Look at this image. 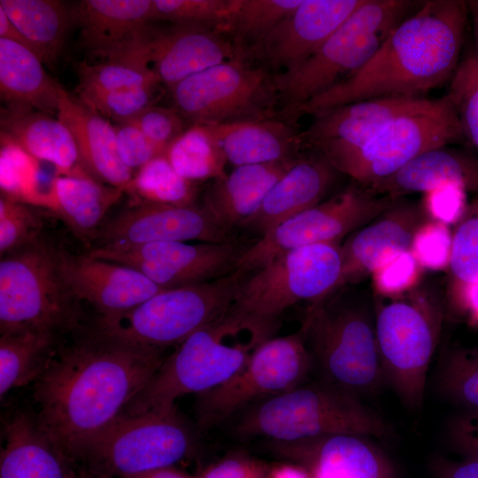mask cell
I'll return each mask as SVG.
<instances>
[{
    "label": "cell",
    "mask_w": 478,
    "mask_h": 478,
    "mask_svg": "<svg viewBox=\"0 0 478 478\" xmlns=\"http://www.w3.org/2000/svg\"><path fill=\"white\" fill-rule=\"evenodd\" d=\"M162 351L94 335L59 351L35 382L38 427L70 462L77 460L150 380Z\"/></svg>",
    "instance_id": "cell-1"
},
{
    "label": "cell",
    "mask_w": 478,
    "mask_h": 478,
    "mask_svg": "<svg viewBox=\"0 0 478 478\" xmlns=\"http://www.w3.org/2000/svg\"><path fill=\"white\" fill-rule=\"evenodd\" d=\"M468 17L466 1L427 0L389 34L355 74L287 112L316 115L378 97L424 98L450 81L459 62Z\"/></svg>",
    "instance_id": "cell-2"
},
{
    "label": "cell",
    "mask_w": 478,
    "mask_h": 478,
    "mask_svg": "<svg viewBox=\"0 0 478 478\" xmlns=\"http://www.w3.org/2000/svg\"><path fill=\"white\" fill-rule=\"evenodd\" d=\"M273 334L230 310L184 340L121 414L171 408L177 398L211 390L235 375Z\"/></svg>",
    "instance_id": "cell-3"
},
{
    "label": "cell",
    "mask_w": 478,
    "mask_h": 478,
    "mask_svg": "<svg viewBox=\"0 0 478 478\" xmlns=\"http://www.w3.org/2000/svg\"><path fill=\"white\" fill-rule=\"evenodd\" d=\"M387 431L383 420L359 397L319 379L251 406L236 426L243 436L273 442L335 434L382 438Z\"/></svg>",
    "instance_id": "cell-4"
},
{
    "label": "cell",
    "mask_w": 478,
    "mask_h": 478,
    "mask_svg": "<svg viewBox=\"0 0 478 478\" xmlns=\"http://www.w3.org/2000/svg\"><path fill=\"white\" fill-rule=\"evenodd\" d=\"M243 274L166 289L133 309L98 316L94 336L131 347L163 351L224 315Z\"/></svg>",
    "instance_id": "cell-5"
},
{
    "label": "cell",
    "mask_w": 478,
    "mask_h": 478,
    "mask_svg": "<svg viewBox=\"0 0 478 478\" xmlns=\"http://www.w3.org/2000/svg\"><path fill=\"white\" fill-rule=\"evenodd\" d=\"M414 5L409 0H364L312 57L274 75L286 112L359 71Z\"/></svg>",
    "instance_id": "cell-6"
},
{
    "label": "cell",
    "mask_w": 478,
    "mask_h": 478,
    "mask_svg": "<svg viewBox=\"0 0 478 478\" xmlns=\"http://www.w3.org/2000/svg\"><path fill=\"white\" fill-rule=\"evenodd\" d=\"M302 328L319 380L358 397L374 393L384 376L374 307L366 303L323 301L310 305Z\"/></svg>",
    "instance_id": "cell-7"
},
{
    "label": "cell",
    "mask_w": 478,
    "mask_h": 478,
    "mask_svg": "<svg viewBox=\"0 0 478 478\" xmlns=\"http://www.w3.org/2000/svg\"><path fill=\"white\" fill-rule=\"evenodd\" d=\"M382 297L387 300L379 297L374 307L384 381L405 405L420 409L428 369L439 341L443 308L437 297L424 290Z\"/></svg>",
    "instance_id": "cell-8"
},
{
    "label": "cell",
    "mask_w": 478,
    "mask_h": 478,
    "mask_svg": "<svg viewBox=\"0 0 478 478\" xmlns=\"http://www.w3.org/2000/svg\"><path fill=\"white\" fill-rule=\"evenodd\" d=\"M341 271L339 243L286 251L244 275L229 310L274 334L288 308L323 301L337 290Z\"/></svg>",
    "instance_id": "cell-9"
},
{
    "label": "cell",
    "mask_w": 478,
    "mask_h": 478,
    "mask_svg": "<svg viewBox=\"0 0 478 478\" xmlns=\"http://www.w3.org/2000/svg\"><path fill=\"white\" fill-rule=\"evenodd\" d=\"M77 304L62 279L56 250L36 239L1 257V335H56L77 323Z\"/></svg>",
    "instance_id": "cell-10"
},
{
    "label": "cell",
    "mask_w": 478,
    "mask_h": 478,
    "mask_svg": "<svg viewBox=\"0 0 478 478\" xmlns=\"http://www.w3.org/2000/svg\"><path fill=\"white\" fill-rule=\"evenodd\" d=\"M193 443L191 431L173 406L120 414L78 459L93 477L125 478L173 466L190 452Z\"/></svg>",
    "instance_id": "cell-11"
},
{
    "label": "cell",
    "mask_w": 478,
    "mask_h": 478,
    "mask_svg": "<svg viewBox=\"0 0 478 478\" xmlns=\"http://www.w3.org/2000/svg\"><path fill=\"white\" fill-rule=\"evenodd\" d=\"M466 142L456 110L445 94L395 119L360 150L328 160L353 181L369 187L427 150Z\"/></svg>",
    "instance_id": "cell-12"
},
{
    "label": "cell",
    "mask_w": 478,
    "mask_h": 478,
    "mask_svg": "<svg viewBox=\"0 0 478 478\" xmlns=\"http://www.w3.org/2000/svg\"><path fill=\"white\" fill-rule=\"evenodd\" d=\"M312 369L302 327L296 333L266 340L229 380L199 394L196 405L199 426L211 428L239 410L301 385Z\"/></svg>",
    "instance_id": "cell-13"
},
{
    "label": "cell",
    "mask_w": 478,
    "mask_h": 478,
    "mask_svg": "<svg viewBox=\"0 0 478 478\" xmlns=\"http://www.w3.org/2000/svg\"><path fill=\"white\" fill-rule=\"evenodd\" d=\"M401 198L378 194L353 181L344 190L283 221L246 247L236 272L246 275L274 258L300 247L339 243Z\"/></svg>",
    "instance_id": "cell-14"
},
{
    "label": "cell",
    "mask_w": 478,
    "mask_h": 478,
    "mask_svg": "<svg viewBox=\"0 0 478 478\" xmlns=\"http://www.w3.org/2000/svg\"><path fill=\"white\" fill-rule=\"evenodd\" d=\"M169 90L174 108L192 124L273 119L279 98L274 76L239 58L193 74Z\"/></svg>",
    "instance_id": "cell-15"
},
{
    "label": "cell",
    "mask_w": 478,
    "mask_h": 478,
    "mask_svg": "<svg viewBox=\"0 0 478 478\" xmlns=\"http://www.w3.org/2000/svg\"><path fill=\"white\" fill-rule=\"evenodd\" d=\"M245 249L235 243L161 242L126 248L95 247L88 255L142 273L162 289L208 282L234 274Z\"/></svg>",
    "instance_id": "cell-16"
},
{
    "label": "cell",
    "mask_w": 478,
    "mask_h": 478,
    "mask_svg": "<svg viewBox=\"0 0 478 478\" xmlns=\"http://www.w3.org/2000/svg\"><path fill=\"white\" fill-rule=\"evenodd\" d=\"M231 230L203 205L139 203L106 221L95 240L102 248H126L161 242L227 243Z\"/></svg>",
    "instance_id": "cell-17"
},
{
    "label": "cell",
    "mask_w": 478,
    "mask_h": 478,
    "mask_svg": "<svg viewBox=\"0 0 478 478\" xmlns=\"http://www.w3.org/2000/svg\"><path fill=\"white\" fill-rule=\"evenodd\" d=\"M71 15L89 55L104 60L150 62L148 42L156 21L153 0H83Z\"/></svg>",
    "instance_id": "cell-18"
},
{
    "label": "cell",
    "mask_w": 478,
    "mask_h": 478,
    "mask_svg": "<svg viewBox=\"0 0 478 478\" xmlns=\"http://www.w3.org/2000/svg\"><path fill=\"white\" fill-rule=\"evenodd\" d=\"M429 220L422 201L401 198L341 245L339 288L356 284L411 250L415 233Z\"/></svg>",
    "instance_id": "cell-19"
},
{
    "label": "cell",
    "mask_w": 478,
    "mask_h": 478,
    "mask_svg": "<svg viewBox=\"0 0 478 478\" xmlns=\"http://www.w3.org/2000/svg\"><path fill=\"white\" fill-rule=\"evenodd\" d=\"M56 255L71 295L92 305L99 316L126 312L166 289L125 265L60 250Z\"/></svg>",
    "instance_id": "cell-20"
},
{
    "label": "cell",
    "mask_w": 478,
    "mask_h": 478,
    "mask_svg": "<svg viewBox=\"0 0 478 478\" xmlns=\"http://www.w3.org/2000/svg\"><path fill=\"white\" fill-rule=\"evenodd\" d=\"M431 99L378 97L343 104L315 116L302 140L328 160L360 150L399 116L419 110Z\"/></svg>",
    "instance_id": "cell-21"
},
{
    "label": "cell",
    "mask_w": 478,
    "mask_h": 478,
    "mask_svg": "<svg viewBox=\"0 0 478 478\" xmlns=\"http://www.w3.org/2000/svg\"><path fill=\"white\" fill-rule=\"evenodd\" d=\"M367 436L326 435L293 442L269 441L272 451L311 478H397L388 456Z\"/></svg>",
    "instance_id": "cell-22"
},
{
    "label": "cell",
    "mask_w": 478,
    "mask_h": 478,
    "mask_svg": "<svg viewBox=\"0 0 478 478\" xmlns=\"http://www.w3.org/2000/svg\"><path fill=\"white\" fill-rule=\"evenodd\" d=\"M364 0H303L258 43L270 65L292 70L312 57Z\"/></svg>",
    "instance_id": "cell-23"
},
{
    "label": "cell",
    "mask_w": 478,
    "mask_h": 478,
    "mask_svg": "<svg viewBox=\"0 0 478 478\" xmlns=\"http://www.w3.org/2000/svg\"><path fill=\"white\" fill-rule=\"evenodd\" d=\"M57 118L73 138L80 166L96 181L125 191L134 174L120 158L115 127L61 85Z\"/></svg>",
    "instance_id": "cell-24"
},
{
    "label": "cell",
    "mask_w": 478,
    "mask_h": 478,
    "mask_svg": "<svg viewBox=\"0 0 478 478\" xmlns=\"http://www.w3.org/2000/svg\"><path fill=\"white\" fill-rule=\"evenodd\" d=\"M148 51L159 82L169 89L193 74L238 58L232 45L213 30L188 25L153 27Z\"/></svg>",
    "instance_id": "cell-25"
},
{
    "label": "cell",
    "mask_w": 478,
    "mask_h": 478,
    "mask_svg": "<svg viewBox=\"0 0 478 478\" xmlns=\"http://www.w3.org/2000/svg\"><path fill=\"white\" fill-rule=\"evenodd\" d=\"M336 171L322 154L297 161L272 187L259 209L243 227L262 236L318 204L332 185Z\"/></svg>",
    "instance_id": "cell-26"
},
{
    "label": "cell",
    "mask_w": 478,
    "mask_h": 478,
    "mask_svg": "<svg viewBox=\"0 0 478 478\" xmlns=\"http://www.w3.org/2000/svg\"><path fill=\"white\" fill-rule=\"evenodd\" d=\"M447 185L478 194V155L450 146L435 148L369 188L378 194L401 198L407 194L428 193Z\"/></svg>",
    "instance_id": "cell-27"
},
{
    "label": "cell",
    "mask_w": 478,
    "mask_h": 478,
    "mask_svg": "<svg viewBox=\"0 0 478 478\" xmlns=\"http://www.w3.org/2000/svg\"><path fill=\"white\" fill-rule=\"evenodd\" d=\"M292 159L235 166L216 179L204 206L224 227H243L257 212L276 181L296 163Z\"/></svg>",
    "instance_id": "cell-28"
},
{
    "label": "cell",
    "mask_w": 478,
    "mask_h": 478,
    "mask_svg": "<svg viewBox=\"0 0 478 478\" xmlns=\"http://www.w3.org/2000/svg\"><path fill=\"white\" fill-rule=\"evenodd\" d=\"M124 190L104 184L81 167L58 174L51 182L45 207L54 212L81 240H95L108 210Z\"/></svg>",
    "instance_id": "cell-29"
},
{
    "label": "cell",
    "mask_w": 478,
    "mask_h": 478,
    "mask_svg": "<svg viewBox=\"0 0 478 478\" xmlns=\"http://www.w3.org/2000/svg\"><path fill=\"white\" fill-rule=\"evenodd\" d=\"M0 478H75L70 461L42 433L35 418L19 412L4 425Z\"/></svg>",
    "instance_id": "cell-30"
},
{
    "label": "cell",
    "mask_w": 478,
    "mask_h": 478,
    "mask_svg": "<svg viewBox=\"0 0 478 478\" xmlns=\"http://www.w3.org/2000/svg\"><path fill=\"white\" fill-rule=\"evenodd\" d=\"M1 136L35 159L53 165L58 174H70L81 167L70 131L50 114L9 108L1 116Z\"/></svg>",
    "instance_id": "cell-31"
},
{
    "label": "cell",
    "mask_w": 478,
    "mask_h": 478,
    "mask_svg": "<svg viewBox=\"0 0 478 478\" xmlns=\"http://www.w3.org/2000/svg\"><path fill=\"white\" fill-rule=\"evenodd\" d=\"M209 126L227 161L235 166L289 160L303 142L301 134L275 119Z\"/></svg>",
    "instance_id": "cell-32"
},
{
    "label": "cell",
    "mask_w": 478,
    "mask_h": 478,
    "mask_svg": "<svg viewBox=\"0 0 478 478\" xmlns=\"http://www.w3.org/2000/svg\"><path fill=\"white\" fill-rule=\"evenodd\" d=\"M31 50L0 38V93L9 108L58 113L60 84Z\"/></svg>",
    "instance_id": "cell-33"
},
{
    "label": "cell",
    "mask_w": 478,
    "mask_h": 478,
    "mask_svg": "<svg viewBox=\"0 0 478 478\" xmlns=\"http://www.w3.org/2000/svg\"><path fill=\"white\" fill-rule=\"evenodd\" d=\"M0 8L25 35L42 62L53 68L72 20L66 6L56 0H0Z\"/></svg>",
    "instance_id": "cell-34"
},
{
    "label": "cell",
    "mask_w": 478,
    "mask_h": 478,
    "mask_svg": "<svg viewBox=\"0 0 478 478\" xmlns=\"http://www.w3.org/2000/svg\"><path fill=\"white\" fill-rule=\"evenodd\" d=\"M55 335L40 332L0 336V395L36 382L54 357Z\"/></svg>",
    "instance_id": "cell-35"
},
{
    "label": "cell",
    "mask_w": 478,
    "mask_h": 478,
    "mask_svg": "<svg viewBox=\"0 0 478 478\" xmlns=\"http://www.w3.org/2000/svg\"><path fill=\"white\" fill-rule=\"evenodd\" d=\"M164 155L183 178L195 182L225 175L227 161L211 127L192 124L166 149Z\"/></svg>",
    "instance_id": "cell-36"
},
{
    "label": "cell",
    "mask_w": 478,
    "mask_h": 478,
    "mask_svg": "<svg viewBox=\"0 0 478 478\" xmlns=\"http://www.w3.org/2000/svg\"><path fill=\"white\" fill-rule=\"evenodd\" d=\"M125 191L135 197L136 204L190 205L195 186L181 176L162 154L139 168Z\"/></svg>",
    "instance_id": "cell-37"
},
{
    "label": "cell",
    "mask_w": 478,
    "mask_h": 478,
    "mask_svg": "<svg viewBox=\"0 0 478 478\" xmlns=\"http://www.w3.org/2000/svg\"><path fill=\"white\" fill-rule=\"evenodd\" d=\"M38 161L1 136V195L29 205L45 207L47 193L40 188Z\"/></svg>",
    "instance_id": "cell-38"
},
{
    "label": "cell",
    "mask_w": 478,
    "mask_h": 478,
    "mask_svg": "<svg viewBox=\"0 0 478 478\" xmlns=\"http://www.w3.org/2000/svg\"><path fill=\"white\" fill-rule=\"evenodd\" d=\"M78 75L77 91L104 92L160 83L150 62L139 58L82 62Z\"/></svg>",
    "instance_id": "cell-39"
},
{
    "label": "cell",
    "mask_w": 478,
    "mask_h": 478,
    "mask_svg": "<svg viewBox=\"0 0 478 478\" xmlns=\"http://www.w3.org/2000/svg\"><path fill=\"white\" fill-rule=\"evenodd\" d=\"M441 393L467 411H478V347L447 351L437 373Z\"/></svg>",
    "instance_id": "cell-40"
},
{
    "label": "cell",
    "mask_w": 478,
    "mask_h": 478,
    "mask_svg": "<svg viewBox=\"0 0 478 478\" xmlns=\"http://www.w3.org/2000/svg\"><path fill=\"white\" fill-rule=\"evenodd\" d=\"M155 20L212 29L230 28L237 0H153Z\"/></svg>",
    "instance_id": "cell-41"
},
{
    "label": "cell",
    "mask_w": 478,
    "mask_h": 478,
    "mask_svg": "<svg viewBox=\"0 0 478 478\" xmlns=\"http://www.w3.org/2000/svg\"><path fill=\"white\" fill-rule=\"evenodd\" d=\"M458 114L466 138L478 150V48L471 50L450 80L446 93Z\"/></svg>",
    "instance_id": "cell-42"
},
{
    "label": "cell",
    "mask_w": 478,
    "mask_h": 478,
    "mask_svg": "<svg viewBox=\"0 0 478 478\" xmlns=\"http://www.w3.org/2000/svg\"><path fill=\"white\" fill-rule=\"evenodd\" d=\"M303 0H237L231 29L244 41L258 43Z\"/></svg>",
    "instance_id": "cell-43"
},
{
    "label": "cell",
    "mask_w": 478,
    "mask_h": 478,
    "mask_svg": "<svg viewBox=\"0 0 478 478\" xmlns=\"http://www.w3.org/2000/svg\"><path fill=\"white\" fill-rule=\"evenodd\" d=\"M449 268L454 285L478 282V198L468 204L452 232Z\"/></svg>",
    "instance_id": "cell-44"
},
{
    "label": "cell",
    "mask_w": 478,
    "mask_h": 478,
    "mask_svg": "<svg viewBox=\"0 0 478 478\" xmlns=\"http://www.w3.org/2000/svg\"><path fill=\"white\" fill-rule=\"evenodd\" d=\"M158 85L110 91H77L78 96L106 120L116 124L135 119L152 105Z\"/></svg>",
    "instance_id": "cell-45"
},
{
    "label": "cell",
    "mask_w": 478,
    "mask_h": 478,
    "mask_svg": "<svg viewBox=\"0 0 478 478\" xmlns=\"http://www.w3.org/2000/svg\"><path fill=\"white\" fill-rule=\"evenodd\" d=\"M42 227L40 216L29 204L1 195L0 255L12 252L37 239Z\"/></svg>",
    "instance_id": "cell-46"
},
{
    "label": "cell",
    "mask_w": 478,
    "mask_h": 478,
    "mask_svg": "<svg viewBox=\"0 0 478 478\" xmlns=\"http://www.w3.org/2000/svg\"><path fill=\"white\" fill-rule=\"evenodd\" d=\"M451 240L449 226L429 220L415 233L410 251L420 267L441 270L449 267Z\"/></svg>",
    "instance_id": "cell-47"
},
{
    "label": "cell",
    "mask_w": 478,
    "mask_h": 478,
    "mask_svg": "<svg viewBox=\"0 0 478 478\" xmlns=\"http://www.w3.org/2000/svg\"><path fill=\"white\" fill-rule=\"evenodd\" d=\"M184 118L175 108L150 105L133 121L162 155L186 129Z\"/></svg>",
    "instance_id": "cell-48"
},
{
    "label": "cell",
    "mask_w": 478,
    "mask_h": 478,
    "mask_svg": "<svg viewBox=\"0 0 478 478\" xmlns=\"http://www.w3.org/2000/svg\"><path fill=\"white\" fill-rule=\"evenodd\" d=\"M420 266L409 251L378 268L371 276L377 295L397 297L417 283Z\"/></svg>",
    "instance_id": "cell-49"
},
{
    "label": "cell",
    "mask_w": 478,
    "mask_h": 478,
    "mask_svg": "<svg viewBox=\"0 0 478 478\" xmlns=\"http://www.w3.org/2000/svg\"><path fill=\"white\" fill-rule=\"evenodd\" d=\"M114 127L120 158L132 171H137L147 162L160 155L133 121L117 124Z\"/></svg>",
    "instance_id": "cell-50"
},
{
    "label": "cell",
    "mask_w": 478,
    "mask_h": 478,
    "mask_svg": "<svg viewBox=\"0 0 478 478\" xmlns=\"http://www.w3.org/2000/svg\"><path fill=\"white\" fill-rule=\"evenodd\" d=\"M466 193L462 188L454 185L443 186L425 193L422 203L428 218L447 226L456 225L466 211Z\"/></svg>",
    "instance_id": "cell-51"
},
{
    "label": "cell",
    "mask_w": 478,
    "mask_h": 478,
    "mask_svg": "<svg viewBox=\"0 0 478 478\" xmlns=\"http://www.w3.org/2000/svg\"><path fill=\"white\" fill-rule=\"evenodd\" d=\"M267 467L252 458L234 455L205 469L197 478H267Z\"/></svg>",
    "instance_id": "cell-52"
},
{
    "label": "cell",
    "mask_w": 478,
    "mask_h": 478,
    "mask_svg": "<svg viewBox=\"0 0 478 478\" xmlns=\"http://www.w3.org/2000/svg\"><path fill=\"white\" fill-rule=\"evenodd\" d=\"M450 433L453 444L466 458L478 460V411H467L457 417Z\"/></svg>",
    "instance_id": "cell-53"
},
{
    "label": "cell",
    "mask_w": 478,
    "mask_h": 478,
    "mask_svg": "<svg viewBox=\"0 0 478 478\" xmlns=\"http://www.w3.org/2000/svg\"><path fill=\"white\" fill-rule=\"evenodd\" d=\"M453 299L467 322L478 328V282L454 285Z\"/></svg>",
    "instance_id": "cell-54"
},
{
    "label": "cell",
    "mask_w": 478,
    "mask_h": 478,
    "mask_svg": "<svg viewBox=\"0 0 478 478\" xmlns=\"http://www.w3.org/2000/svg\"><path fill=\"white\" fill-rule=\"evenodd\" d=\"M436 478H478V460L466 458L459 462L445 461L436 467Z\"/></svg>",
    "instance_id": "cell-55"
},
{
    "label": "cell",
    "mask_w": 478,
    "mask_h": 478,
    "mask_svg": "<svg viewBox=\"0 0 478 478\" xmlns=\"http://www.w3.org/2000/svg\"><path fill=\"white\" fill-rule=\"evenodd\" d=\"M0 38L17 42L29 50L31 45L20 30L10 20L0 8ZM34 52V51H33Z\"/></svg>",
    "instance_id": "cell-56"
},
{
    "label": "cell",
    "mask_w": 478,
    "mask_h": 478,
    "mask_svg": "<svg viewBox=\"0 0 478 478\" xmlns=\"http://www.w3.org/2000/svg\"><path fill=\"white\" fill-rule=\"evenodd\" d=\"M267 478H311L298 465H281L269 471Z\"/></svg>",
    "instance_id": "cell-57"
},
{
    "label": "cell",
    "mask_w": 478,
    "mask_h": 478,
    "mask_svg": "<svg viewBox=\"0 0 478 478\" xmlns=\"http://www.w3.org/2000/svg\"><path fill=\"white\" fill-rule=\"evenodd\" d=\"M125 478H194L173 466L155 469ZM197 478V477H196Z\"/></svg>",
    "instance_id": "cell-58"
},
{
    "label": "cell",
    "mask_w": 478,
    "mask_h": 478,
    "mask_svg": "<svg viewBox=\"0 0 478 478\" xmlns=\"http://www.w3.org/2000/svg\"><path fill=\"white\" fill-rule=\"evenodd\" d=\"M468 15L470 16L476 37V47L478 48V0L466 1Z\"/></svg>",
    "instance_id": "cell-59"
}]
</instances>
